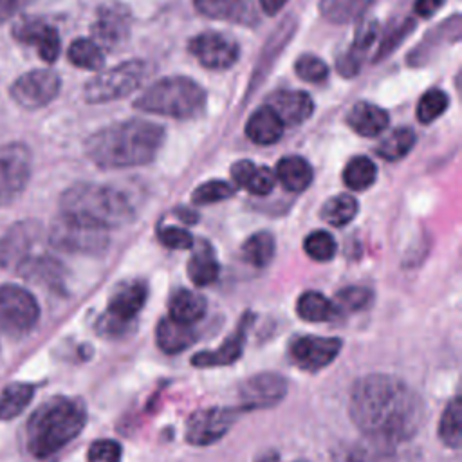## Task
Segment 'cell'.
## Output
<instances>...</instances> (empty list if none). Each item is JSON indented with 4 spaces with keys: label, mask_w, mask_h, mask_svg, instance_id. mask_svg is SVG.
<instances>
[{
    "label": "cell",
    "mask_w": 462,
    "mask_h": 462,
    "mask_svg": "<svg viewBox=\"0 0 462 462\" xmlns=\"http://www.w3.org/2000/svg\"><path fill=\"white\" fill-rule=\"evenodd\" d=\"M348 413L372 442L393 446L415 437L424 420V404L399 377L368 374L354 383Z\"/></svg>",
    "instance_id": "obj_1"
},
{
    "label": "cell",
    "mask_w": 462,
    "mask_h": 462,
    "mask_svg": "<svg viewBox=\"0 0 462 462\" xmlns=\"http://www.w3.org/2000/svg\"><path fill=\"white\" fill-rule=\"evenodd\" d=\"M164 130L143 119L108 125L92 134L85 143L87 157L99 168H132L150 162L161 144Z\"/></svg>",
    "instance_id": "obj_2"
},
{
    "label": "cell",
    "mask_w": 462,
    "mask_h": 462,
    "mask_svg": "<svg viewBox=\"0 0 462 462\" xmlns=\"http://www.w3.org/2000/svg\"><path fill=\"white\" fill-rule=\"evenodd\" d=\"M87 422L81 401L56 395L40 404L27 420L25 446L36 458H47L76 439Z\"/></svg>",
    "instance_id": "obj_3"
},
{
    "label": "cell",
    "mask_w": 462,
    "mask_h": 462,
    "mask_svg": "<svg viewBox=\"0 0 462 462\" xmlns=\"http://www.w3.org/2000/svg\"><path fill=\"white\" fill-rule=\"evenodd\" d=\"M60 208L61 215L101 229L121 227L134 218V209L123 193L88 182L67 188L60 199Z\"/></svg>",
    "instance_id": "obj_4"
},
{
    "label": "cell",
    "mask_w": 462,
    "mask_h": 462,
    "mask_svg": "<svg viewBox=\"0 0 462 462\" xmlns=\"http://www.w3.org/2000/svg\"><path fill=\"white\" fill-rule=\"evenodd\" d=\"M204 90L189 78L173 76L162 78L152 83L135 101V108L175 117V119H189L202 112L204 108Z\"/></svg>",
    "instance_id": "obj_5"
},
{
    "label": "cell",
    "mask_w": 462,
    "mask_h": 462,
    "mask_svg": "<svg viewBox=\"0 0 462 462\" xmlns=\"http://www.w3.org/2000/svg\"><path fill=\"white\" fill-rule=\"evenodd\" d=\"M148 296L146 283L141 280H130L119 283L110 298L105 314L99 316L96 328L99 336L121 337L130 330V323L144 307Z\"/></svg>",
    "instance_id": "obj_6"
},
{
    "label": "cell",
    "mask_w": 462,
    "mask_h": 462,
    "mask_svg": "<svg viewBox=\"0 0 462 462\" xmlns=\"http://www.w3.org/2000/svg\"><path fill=\"white\" fill-rule=\"evenodd\" d=\"M148 74V67L141 60L125 61L114 69L103 70L94 76L83 88L85 101L88 103H106L121 99L141 87Z\"/></svg>",
    "instance_id": "obj_7"
},
{
    "label": "cell",
    "mask_w": 462,
    "mask_h": 462,
    "mask_svg": "<svg viewBox=\"0 0 462 462\" xmlns=\"http://www.w3.org/2000/svg\"><path fill=\"white\" fill-rule=\"evenodd\" d=\"M49 242L54 249L65 253L99 254L108 245V233L106 229L61 215L51 226Z\"/></svg>",
    "instance_id": "obj_8"
},
{
    "label": "cell",
    "mask_w": 462,
    "mask_h": 462,
    "mask_svg": "<svg viewBox=\"0 0 462 462\" xmlns=\"http://www.w3.org/2000/svg\"><path fill=\"white\" fill-rule=\"evenodd\" d=\"M40 318L36 298L20 285H0V330L7 336H23Z\"/></svg>",
    "instance_id": "obj_9"
},
{
    "label": "cell",
    "mask_w": 462,
    "mask_h": 462,
    "mask_svg": "<svg viewBox=\"0 0 462 462\" xmlns=\"http://www.w3.org/2000/svg\"><path fill=\"white\" fill-rule=\"evenodd\" d=\"M31 177V152L22 143L0 146V208L11 204Z\"/></svg>",
    "instance_id": "obj_10"
},
{
    "label": "cell",
    "mask_w": 462,
    "mask_h": 462,
    "mask_svg": "<svg viewBox=\"0 0 462 462\" xmlns=\"http://www.w3.org/2000/svg\"><path fill=\"white\" fill-rule=\"evenodd\" d=\"M60 76L51 69H36L22 74L9 87L11 99L27 110L49 105L60 92Z\"/></svg>",
    "instance_id": "obj_11"
},
{
    "label": "cell",
    "mask_w": 462,
    "mask_h": 462,
    "mask_svg": "<svg viewBox=\"0 0 462 462\" xmlns=\"http://www.w3.org/2000/svg\"><path fill=\"white\" fill-rule=\"evenodd\" d=\"M236 411L231 408H200L186 422V442L191 446H211L220 440L235 424Z\"/></svg>",
    "instance_id": "obj_12"
},
{
    "label": "cell",
    "mask_w": 462,
    "mask_h": 462,
    "mask_svg": "<svg viewBox=\"0 0 462 462\" xmlns=\"http://www.w3.org/2000/svg\"><path fill=\"white\" fill-rule=\"evenodd\" d=\"M287 395V381L276 372H260L238 384V410H262L273 408Z\"/></svg>",
    "instance_id": "obj_13"
},
{
    "label": "cell",
    "mask_w": 462,
    "mask_h": 462,
    "mask_svg": "<svg viewBox=\"0 0 462 462\" xmlns=\"http://www.w3.org/2000/svg\"><path fill=\"white\" fill-rule=\"evenodd\" d=\"M339 337L325 336H298L289 345L292 363L305 372H319L327 368L341 352Z\"/></svg>",
    "instance_id": "obj_14"
},
{
    "label": "cell",
    "mask_w": 462,
    "mask_h": 462,
    "mask_svg": "<svg viewBox=\"0 0 462 462\" xmlns=\"http://www.w3.org/2000/svg\"><path fill=\"white\" fill-rule=\"evenodd\" d=\"M130 9L117 0L101 4L92 23L94 42L101 49H114L121 45L130 34Z\"/></svg>",
    "instance_id": "obj_15"
},
{
    "label": "cell",
    "mask_w": 462,
    "mask_h": 462,
    "mask_svg": "<svg viewBox=\"0 0 462 462\" xmlns=\"http://www.w3.org/2000/svg\"><path fill=\"white\" fill-rule=\"evenodd\" d=\"M189 52L208 69H229L238 60V43L224 32L206 31L188 43Z\"/></svg>",
    "instance_id": "obj_16"
},
{
    "label": "cell",
    "mask_w": 462,
    "mask_h": 462,
    "mask_svg": "<svg viewBox=\"0 0 462 462\" xmlns=\"http://www.w3.org/2000/svg\"><path fill=\"white\" fill-rule=\"evenodd\" d=\"M11 32L16 42L34 47L38 56L45 63L56 61V58L60 54V36H58V31L51 23H47L40 18L25 16L13 25Z\"/></svg>",
    "instance_id": "obj_17"
},
{
    "label": "cell",
    "mask_w": 462,
    "mask_h": 462,
    "mask_svg": "<svg viewBox=\"0 0 462 462\" xmlns=\"http://www.w3.org/2000/svg\"><path fill=\"white\" fill-rule=\"evenodd\" d=\"M40 231L34 220H20L7 227L0 235V267H18L29 256Z\"/></svg>",
    "instance_id": "obj_18"
},
{
    "label": "cell",
    "mask_w": 462,
    "mask_h": 462,
    "mask_svg": "<svg viewBox=\"0 0 462 462\" xmlns=\"http://www.w3.org/2000/svg\"><path fill=\"white\" fill-rule=\"evenodd\" d=\"M254 316L251 312H245L242 319L238 321L235 332L227 336L218 348L215 350H202L197 352L191 357V365L197 368H215V366H226L233 365L244 352V343L247 337V330L253 325Z\"/></svg>",
    "instance_id": "obj_19"
},
{
    "label": "cell",
    "mask_w": 462,
    "mask_h": 462,
    "mask_svg": "<svg viewBox=\"0 0 462 462\" xmlns=\"http://www.w3.org/2000/svg\"><path fill=\"white\" fill-rule=\"evenodd\" d=\"M195 9L217 20H226L244 27H254L258 22V11L253 0H193Z\"/></svg>",
    "instance_id": "obj_20"
},
{
    "label": "cell",
    "mask_w": 462,
    "mask_h": 462,
    "mask_svg": "<svg viewBox=\"0 0 462 462\" xmlns=\"http://www.w3.org/2000/svg\"><path fill=\"white\" fill-rule=\"evenodd\" d=\"M18 274L49 291L65 289V269L52 256H27L18 267Z\"/></svg>",
    "instance_id": "obj_21"
},
{
    "label": "cell",
    "mask_w": 462,
    "mask_h": 462,
    "mask_svg": "<svg viewBox=\"0 0 462 462\" xmlns=\"http://www.w3.org/2000/svg\"><path fill=\"white\" fill-rule=\"evenodd\" d=\"M267 106L285 125H300L310 117L314 103L307 92L301 90H280L267 99Z\"/></svg>",
    "instance_id": "obj_22"
},
{
    "label": "cell",
    "mask_w": 462,
    "mask_h": 462,
    "mask_svg": "<svg viewBox=\"0 0 462 462\" xmlns=\"http://www.w3.org/2000/svg\"><path fill=\"white\" fill-rule=\"evenodd\" d=\"M346 123L356 134L363 137H375L386 130L388 114L374 103L359 101L350 108Z\"/></svg>",
    "instance_id": "obj_23"
},
{
    "label": "cell",
    "mask_w": 462,
    "mask_h": 462,
    "mask_svg": "<svg viewBox=\"0 0 462 462\" xmlns=\"http://www.w3.org/2000/svg\"><path fill=\"white\" fill-rule=\"evenodd\" d=\"M197 341V332L191 325L179 323L171 318H162L155 328V343L164 354H179Z\"/></svg>",
    "instance_id": "obj_24"
},
{
    "label": "cell",
    "mask_w": 462,
    "mask_h": 462,
    "mask_svg": "<svg viewBox=\"0 0 462 462\" xmlns=\"http://www.w3.org/2000/svg\"><path fill=\"white\" fill-rule=\"evenodd\" d=\"M231 177L236 186L254 195H267L276 182L274 171L267 166H256L251 161H238L231 166Z\"/></svg>",
    "instance_id": "obj_25"
},
{
    "label": "cell",
    "mask_w": 462,
    "mask_h": 462,
    "mask_svg": "<svg viewBox=\"0 0 462 462\" xmlns=\"http://www.w3.org/2000/svg\"><path fill=\"white\" fill-rule=\"evenodd\" d=\"M247 137L256 144H273L276 143L283 134V123L278 119V116L265 105L262 108H256L245 125Z\"/></svg>",
    "instance_id": "obj_26"
},
{
    "label": "cell",
    "mask_w": 462,
    "mask_h": 462,
    "mask_svg": "<svg viewBox=\"0 0 462 462\" xmlns=\"http://www.w3.org/2000/svg\"><path fill=\"white\" fill-rule=\"evenodd\" d=\"M206 307L208 303L204 296L189 289H179L171 294L168 301V318L184 325H191L206 314Z\"/></svg>",
    "instance_id": "obj_27"
},
{
    "label": "cell",
    "mask_w": 462,
    "mask_h": 462,
    "mask_svg": "<svg viewBox=\"0 0 462 462\" xmlns=\"http://www.w3.org/2000/svg\"><path fill=\"white\" fill-rule=\"evenodd\" d=\"M337 305L318 291H305L296 301V314L309 323L330 321L337 316Z\"/></svg>",
    "instance_id": "obj_28"
},
{
    "label": "cell",
    "mask_w": 462,
    "mask_h": 462,
    "mask_svg": "<svg viewBox=\"0 0 462 462\" xmlns=\"http://www.w3.org/2000/svg\"><path fill=\"white\" fill-rule=\"evenodd\" d=\"M282 186L289 191H303L309 188L312 180V168L310 164L298 155H289L280 159L276 164V175H274Z\"/></svg>",
    "instance_id": "obj_29"
},
{
    "label": "cell",
    "mask_w": 462,
    "mask_h": 462,
    "mask_svg": "<svg viewBox=\"0 0 462 462\" xmlns=\"http://www.w3.org/2000/svg\"><path fill=\"white\" fill-rule=\"evenodd\" d=\"M188 276L189 280L197 285V287H204L213 283L218 278V262L213 254V249L209 247V244L200 242L195 249V253L191 254L189 262H188Z\"/></svg>",
    "instance_id": "obj_30"
},
{
    "label": "cell",
    "mask_w": 462,
    "mask_h": 462,
    "mask_svg": "<svg viewBox=\"0 0 462 462\" xmlns=\"http://www.w3.org/2000/svg\"><path fill=\"white\" fill-rule=\"evenodd\" d=\"M375 0H319V13L332 23H348L365 14Z\"/></svg>",
    "instance_id": "obj_31"
},
{
    "label": "cell",
    "mask_w": 462,
    "mask_h": 462,
    "mask_svg": "<svg viewBox=\"0 0 462 462\" xmlns=\"http://www.w3.org/2000/svg\"><path fill=\"white\" fill-rule=\"evenodd\" d=\"M34 395V386L27 383H11L0 393V420H11L20 415Z\"/></svg>",
    "instance_id": "obj_32"
},
{
    "label": "cell",
    "mask_w": 462,
    "mask_h": 462,
    "mask_svg": "<svg viewBox=\"0 0 462 462\" xmlns=\"http://www.w3.org/2000/svg\"><path fill=\"white\" fill-rule=\"evenodd\" d=\"M67 58L74 67L87 70H99L105 65L103 49L88 38L74 40L67 51Z\"/></svg>",
    "instance_id": "obj_33"
},
{
    "label": "cell",
    "mask_w": 462,
    "mask_h": 462,
    "mask_svg": "<svg viewBox=\"0 0 462 462\" xmlns=\"http://www.w3.org/2000/svg\"><path fill=\"white\" fill-rule=\"evenodd\" d=\"M375 177H377V168L365 155L352 157L343 170V182L354 191H363L370 188L375 182Z\"/></svg>",
    "instance_id": "obj_34"
},
{
    "label": "cell",
    "mask_w": 462,
    "mask_h": 462,
    "mask_svg": "<svg viewBox=\"0 0 462 462\" xmlns=\"http://www.w3.org/2000/svg\"><path fill=\"white\" fill-rule=\"evenodd\" d=\"M242 256L254 267H265L274 256V238L267 231L251 235L242 245Z\"/></svg>",
    "instance_id": "obj_35"
},
{
    "label": "cell",
    "mask_w": 462,
    "mask_h": 462,
    "mask_svg": "<svg viewBox=\"0 0 462 462\" xmlns=\"http://www.w3.org/2000/svg\"><path fill=\"white\" fill-rule=\"evenodd\" d=\"M439 439L442 440L444 446L451 448V449H458L460 448V440H462V431H460V399L453 397L439 420Z\"/></svg>",
    "instance_id": "obj_36"
},
{
    "label": "cell",
    "mask_w": 462,
    "mask_h": 462,
    "mask_svg": "<svg viewBox=\"0 0 462 462\" xmlns=\"http://www.w3.org/2000/svg\"><path fill=\"white\" fill-rule=\"evenodd\" d=\"M357 213V200L352 195L339 193L332 199H328L321 206V218L336 227H341L348 224Z\"/></svg>",
    "instance_id": "obj_37"
},
{
    "label": "cell",
    "mask_w": 462,
    "mask_h": 462,
    "mask_svg": "<svg viewBox=\"0 0 462 462\" xmlns=\"http://www.w3.org/2000/svg\"><path fill=\"white\" fill-rule=\"evenodd\" d=\"M415 144V132L411 128H395L377 146V155L386 161H397L404 157Z\"/></svg>",
    "instance_id": "obj_38"
},
{
    "label": "cell",
    "mask_w": 462,
    "mask_h": 462,
    "mask_svg": "<svg viewBox=\"0 0 462 462\" xmlns=\"http://www.w3.org/2000/svg\"><path fill=\"white\" fill-rule=\"evenodd\" d=\"M332 462H377V449L361 440H341L330 449Z\"/></svg>",
    "instance_id": "obj_39"
},
{
    "label": "cell",
    "mask_w": 462,
    "mask_h": 462,
    "mask_svg": "<svg viewBox=\"0 0 462 462\" xmlns=\"http://www.w3.org/2000/svg\"><path fill=\"white\" fill-rule=\"evenodd\" d=\"M449 105V97L446 96V92L439 90V88H433V90H428L420 101L417 103V119L424 125L435 121L437 117H440L444 114V110L448 108Z\"/></svg>",
    "instance_id": "obj_40"
},
{
    "label": "cell",
    "mask_w": 462,
    "mask_h": 462,
    "mask_svg": "<svg viewBox=\"0 0 462 462\" xmlns=\"http://www.w3.org/2000/svg\"><path fill=\"white\" fill-rule=\"evenodd\" d=\"M305 253L318 262H327L336 254V242L327 231H312L303 242Z\"/></svg>",
    "instance_id": "obj_41"
},
{
    "label": "cell",
    "mask_w": 462,
    "mask_h": 462,
    "mask_svg": "<svg viewBox=\"0 0 462 462\" xmlns=\"http://www.w3.org/2000/svg\"><path fill=\"white\" fill-rule=\"evenodd\" d=\"M235 195V186L226 180H208L193 191L195 204H213Z\"/></svg>",
    "instance_id": "obj_42"
},
{
    "label": "cell",
    "mask_w": 462,
    "mask_h": 462,
    "mask_svg": "<svg viewBox=\"0 0 462 462\" xmlns=\"http://www.w3.org/2000/svg\"><path fill=\"white\" fill-rule=\"evenodd\" d=\"M294 70H296V74H298L301 79L310 81V83H319V81H323V79L327 78V74H328L327 63H325L321 58L314 56V54H303V56H300V58L296 60V63H294Z\"/></svg>",
    "instance_id": "obj_43"
},
{
    "label": "cell",
    "mask_w": 462,
    "mask_h": 462,
    "mask_svg": "<svg viewBox=\"0 0 462 462\" xmlns=\"http://www.w3.org/2000/svg\"><path fill=\"white\" fill-rule=\"evenodd\" d=\"M372 301V291L366 287H346L337 292V305L343 310H363Z\"/></svg>",
    "instance_id": "obj_44"
},
{
    "label": "cell",
    "mask_w": 462,
    "mask_h": 462,
    "mask_svg": "<svg viewBox=\"0 0 462 462\" xmlns=\"http://www.w3.org/2000/svg\"><path fill=\"white\" fill-rule=\"evenodd\" d=\"M121 446L112 439L94 440L87 451V462H121Z\"/></svg>",
    "instance_id": "obj_45"
},
{
    "label": "cell",
    "mask_w": 462,
    "mask_h": 462,
    "mask_svg": "<svg viewBox=\"0 0 462 462\" xmlns=\"http://www.w3.org/2000/svg\"><path fill=\"white\" fill-rule=\"evenodd\" d=\"M413 25H415V23H413L411 18H406V20H402V22L392 25L390 31H388V32L383 36V40H381V45H379V49H377L375 60H383L386 54H390V52L406 38V34L413 29Z\"/></svg>",
    "instance_id": "obj_46"
},
{
    "label": "cell",
    "mask_w": 462,
    "mask_h": 462,
    "mask_svg": "<svg viewBox=\"0 0 462 462\" xmlns=\"http://www.w3.org/2000/svg\"><path fill=\"white\" fill-rule=\"evenodd\" d=\"M159 242L170 249H188L193 245V236L189 235V231L182 229V227H162L159 233Z\"/></svg>",
    "instance_id": "obj_47"
},
{
    "label": "cell",
    "mask_w": 462,
    "mask_h": 462,
    "mask_svg": "<svg viewBox=\"0 0 462 462\" xmlns=\"http://www.w3.org/2000/svg\"><path fill=\"white\" fill-rule=\"evenodd\" d=\"M363 56L365 52L350 47V51H346L339 60H337V70L341 76H354L359 72L361 63H363Z\"/></svg>",
    "instance_id": "obj_48"
},
{
    "label": "cell",
    "mask_w": 462,
    "mask_h": 462,
    "mask_svg": "<svg viewBox=\"0 0 462 462\" xmlns=\"http://www.w3.org/2000/svg\"><path fill=\"white\" fill-rule=\"evenodd\" d=\"M31 2L34 0H0V25L27 7Z\"/></svg>",
    "instance_id": "obj_49"
},
{
    "label": "cell",
    "mask_w": 462,
    "mask_h": 462,
    "mask_svg": "<svg viewBox=\"0 0 462 462\" xmlns=\"http://www.w3.org/2000/svg\"><path fill=\"white\" fill-rule=\"evenodd\" d=\"M444 2H446V0H415L413 9H415V13H417L419 16L428 18V16L435 14V13L442 7Z\"/></svg>",
    "instance_id": "obj_50"
},
{
    "label": "cell",
    "mask_w": 462,
    "mask_h": 462,
    "mask_svg": "<svg viewBox=\"0 0 462 462\" xmlns=\"http://www.w3.org/2000/svg\"><path fill=\"white\" fill-rule=\"evenodd\" d=\"M287 0H260V7L263 9V13L267 14H276Z\"/></svg>",
    "instance_id": "obj_51"
},
{
    "label": "cell",
    "mask_w": 462,
    "mask_h": 462,
    "mask_svg": "<svg viewBox=\"0 0 462 462\" xmlns=\"http://www.w3.org/2000/svg\"><path fill=\"white\" fill-rule=\"evenodd\" d=\"M296 462H307V460H296Z\"/></svg>",
    "instance_id": "obj_52"
}]
</instances>
